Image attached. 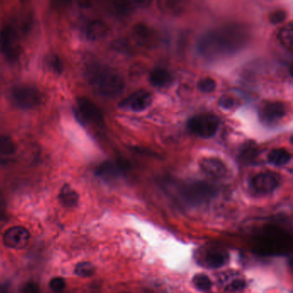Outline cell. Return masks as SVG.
<instances>
[{"mask_svg": "<svg viewBox=\"0 0 293 293\" xmlns=\"http://www.w3.org/2000/svg\"><path fill=\"white\" fill-rule=\"evenodd\" d=\"M248 34L243 28L226 26L204 34L199 40V55L208 60H217L235 55L245 46Z\"/></svg>", "mask_w": 293, "mask_h": 293, "instance_id": "obj_1", "label": "cell"}, {"mask_svg": "<svg viewBox=\"0 0 293 293\" xmlns=\"http://www.w3.org/2000/svg\"><path fill=\"white\" fill-rule=\"evenodd\" d=\"M87 78L93 89L103 96L114 97L123 92L125 81L120 74L106 65H95L88 69Z\"/></svg>", "mask_w": 293, "mask_h": 293, "instance_id": "obj_2", "label": "cell"}, {"mask_svg": "<svg viewBox=\"0 0 293 293\" xmlns=\"http://www.w3.org/2000/svg\"><path fill=\"white\" fill-rule=\"evenodd\" d=\"M290 235L276 226H266L255 238L254 248L265 255H282L291 249Z\"/></svg>", "mask_w": 293, "mask_h": 293, "instance_id": "obj_3", "label": "cell"}, {"mask_svg": "<svg viewBox=\"0 0 293 293\" xmlns=\"http://www.w3.org/2000/svg\"><path fill=\"white\" fill-rule=\"evenodd\" d=\"M214 194V187L206 182H189L179 187L180 199L188 206H199L207 203Z\"/></svg>", "mask_w": 293, "mask_h": 293, "instance_id": "obj_4", "label": "cell"}, {"mask_svg": "<svg viewBox=\"0 0 293 293\" xmlns=\"http://www.w3.org/2000/svg\"><path fill=\"white\" fill-rule=\"evenodd\" d=\"M219 118L212 114H201L188 120L187 128L194 135L210 139L217 133L219 128Z\"/></svg>", "mask_w": 293, "mask_h": 293, "instance_id": "obj_5", "label": "cell"}, {"mask_svg": "<svg viewBox=\"0 0 293 293\" xmlns=\"http://www.w3.org/2000/svg\"><path fill=\"white\" fill-rule=\"evenodd\" d=\"M11 96L21 109H30L38 106L41 102V95L36 87L28 84H18L13 88Z\"/></svg>", "mask_w": 293, "mask_h": 293, "instance_id": "obj_6", "label": "cell"}, {"mask_svg": "<svg viewBox=\"0 0 293 293\" xmlns=\"http://www.w3.org/2000/svg\"><path fill=\"white\" fill-rule=\"evenodd\" d=\"M280 184V175L272 171H266L255 175L250 180V187L253 193L257 196H266L276 190Z\"/></svg>", "mask_w": 293, "mask_h": 293, "instance_id": "obj_7", "label": "cell"}, {"mask_svg": "<svg viewBox=\"0 0 293 293\" xmlns=\"http://www.w3.org/2000/svg\"><path fill=\"white\" fill-rule=\"evenodd\" d=\"M229 261L228 253L226 250L210 248L200 251L197 261L201 266L208 269H217L225 266Z\"/></svg>", "mask_w": 293, "mask_h": 293, "instance_id": "obj_8", "label": "cell"}, {"mask_svg": "<svg viewBox=\"0 0 293 293\" xmlns=\"http://www.w3.org/2000/svg\"><path fill=\"white\" fill-rule=\"evenodd\" d=\"M0 49L10 61H15L19 56V44L15 30L10 26L0 31Z\"/></svg>", "mask_w": 293, "mask_h": 293, "instance_id": "obj_9", "label": "cell"}, {"mask_svg": "<svg viewBox=\"0 0 293 293\" xmlns=\"http://www.w3.org/2000/svg\"><path fill=\"white\" fill-rule=\"evenodd\" d=\"M287 112L285 103L280 102H268L264 103L259 111L261 123L266 126L276 125L281 121Z\"/></svg>", "mask_w": 293, "mask_h": 293, "instance_id": "obj_10", "label": "cell"}, {"mask_svg": "<svg viewBox=\"0 0 293 293\" xmlns=\"http://www.w3.org/2000/svg\"><path fill=\"white\" fill-rule=\"evenodd\" d=\"M30 233L23 226H13L5 232L3 242L6 247L21 250L27 247L30 242Z\"/></svg>", "mask_w": 293, "mask_h": 293, "instance_id": "obj_11", "label": "cell"}, {"mask_svg": "<svg viewBox=\"0 0 293 293\" xmlns=\"http://www.w3.org/2000/svg\"><path fill=\"white\" fill-rule=\"evenodd\" d=\"M152 103V96L151 93L146 90H140L123 99L119 103V107L131 111L141 112L148 109Z\"/></svg>", "mask_w": 293, "mask_h": 293, "instance_id": "obj_12", "label": "cell"}, {"mask_svg": "<svg viewBox=\"0 0 293 293\" xmlns=\"http://www.w3.org/2000/svg\"><path fill=\"white\" fill-rule=\"evenodd\" d=\"M128 168L129 165L127 162L106 161L98 166L95 170V174L104 181H113L123 177V175H125L126 172L128 170Z\"/></svg>", "mask_w": 293, "mask_h": 293, "instance_id": "obj_13", "label": "cell"}, {"mask_svg": "<svg viewBox=\"0 0 293 293\" xmlns=\"http://www.w3.org/2000/svg\"><path fill=\"white\" fill-rule=\"evenodd\" d=\"M77 103L80 114L84 119L89 120L95 125H103L104 121L103 113L92 101L86 97H79L77 99Z\"/></svg>", "mask_w": 293, "mask_h": 293, "instance_id": "obj_14", "label": "cell"}, {"mask_svg": "<svg viewBox=\"0 0 293 293\" xmlns=\"http://www.w3.org/2000/svg\"><path fill=\"white\" fill-rule=\"evenodd\" d=\"M200 168L206 176L216 179L222 178L227 173L226 164L219 158H203L200 162Z\"/></svg>", "mask_w": 293, "mask_h": 293, "instance_id": "obj_15", "label": "cell"}, {"mask_svg": "<svg viewBox=\"0 0 293 293\" xmlns=\"http://www.w3.org/2000/svg\"><path fill=\"white\" fill-rule=\"evenodd\" d=\"M132 36L136 43L140 46L149 47L156 41V34L154 31L144 23L134 25L132 30Z\"/></svg>", "mask_w": 293, "mask_h": 293, "instance_id": "obj_16", "label": "cell"}, {"mask_svg": "<svg viewBox=\"0 0 293 293\" xmlns=\"http://www.w3.org/2000/svg\"><path fill=\"white\" fill-rule=\"evenodd\" d=\"M174 81L172 74L163 68H157L151 72L149 76L150 84L158 88L168 87Z\"/></svg>", "mask_w": 293, "mask_h": 293, "instance_id": "obj_17", "label": "cell"}, {"mask_svg": "<svg viewBox=\"0 0 293 293\" xmlns=\"http://www.w3.org/2000/svg\"><path fill=\"white\" fill-rule=\"evenodd\" d=\"M58 201L65 208H74L79 202V193L70 185H63L58 196Z\"/></svg>", "mask_w": 293, "mask_h": 293, "instance_id": "obj_18", "label": "cell"}, {"mask_svg": "<svg viewBox=\"0 0 293 293\" xmlns=\"http://www.w3.org/2000/svg\"><path fill=\"white\" fill-rule=\"evenodd\" d=\"M108 27L100 20H93L84 28V35L90 41H98L106 36Z\"/></svg>", "mask_w": 293, "mask_h": 293, "instance_id": "obj_19", "label": "cell"}, {"mask_svg": "<svg viewBox=\"0 0 293 293\" xmlns=\"http://www.w3.org/2000/svg\"><path fill=\"white\" fill-rule=\"evenodd\" d=\"M267 160L269 163L275 166L285 165L291 160V154L286 149L277 148L269 152Z\"/></svg>", "mask_w": 293, "mask_h": 293, "instance_id": "obj_20", "label": "cell"}, {"mask_svg": "<svg viewBox=\"0 0 293 293\" xmlns=\"http://www.w3.org/2000/svg\"><path fill=\"white\" fill-rule=\"evenodd\" d=\"M278 40L288 51H291L293 47V26L291 22L280 29L278 33Z\"/></svg>", "mask_w": 293, "mask_h": 293, "instance_id": "obj_21", "label": "cell"}, {"mask_svg": "<svg viewBox=\"0 0 293 293\" xmlns=\"http://www.w3.org/2000/svg\"><path fill=\"white\" fill-rule=\"evenodd\" d=\"M74 273L81 278H90L95 273V267L90 261H82L77 264Z\"/></svg>", "mask_w": 293, "mask_h": 293, "instance_id": "obj_22", "label": "cell"}, {"mask_svg": "<svg viewBox=\"0 0 293 293\" xmlns=\"http://www.w3.org/2000/svg\"><path fill=\"white\" fill-rule=\"evenodd\" d=\"M193 284L197 290L203 292L211 290L212 285L210 278L204 274L194 275V277L193 278Z\"/></svg>", "mask_w": 293, "mask_h": 293, "instance_id": "obj_23", "label": "cell"}, {"mask_svg": "<svg viewBox=\"0 0 293 293\" xmlns=\"http://www.w3.org/2000/svg\"><path fill=\"white\" fill-rule=\"evenodd\" d=\"M16 145L13 140L7 136L0 134V153L10 156L16 152Z\"/></svg>", "mask_w": 293, "mask_h": 293, "instance_id": "obj_24", "label": "cell"}, {"mask_svg": "<svg viewBox=\"0 0 293 293\" xmlns=\"http://www.w3.org/2000/svg\"><path fill=\"white\" fill-rule=\"evenodd\" d=\"M217 87V83L214 79L211 78H205L198 82L197 88L201 92L203 93H212L216 90Z\"/></svg>", "mask_w": 293, "mask_h": 293, "instance_id": "obj_25", "label": "cell"}, {"mask_svg": "<svg viewBox=\"0 0 293 293\" xmlns=\"http://www.w3.org/2000/svg\"><path fill=\"white\" fill-rule=\"evenodd\" d=\"M257 154V149L252 144H249L242 149L240 155V159L245 163H250L255 159Z\"/></svg>", "mask_w": 293, "mask_h": 293, "instance_id": "obj_26", "label": "cell"}, {"mask_svg": "<svg viewBox=\"0 0 293 293\" xmlns=\"http://www.w3.org/2000/svg\"><path fill=\"white\" fill-rule=\"evenodd\" d=\"M65 285H66V283H65V279L62 277L53 278L49 281V288L54 292H61L65 289Z\"/></svg>", "mask_w": 293, "mask_h": 293, "instance_id": "obj_27", "label": "cell"}, {"mask_svg": "<svg viewBox=\"0 0 293 293\" xmlns=\"http://www.w3.org/2000/svg\"><path fill=\"white\" fill-rule=\"evenodd\" d=\"M286 16H287L286 11L284 10H277L269 15V21L273 25H279L285 21Z\"/></svg>", "mask_w": 293, "mask_h": 293, "instance_id": "obj_28", "label": "cell"}, {"mask_svg": "<svg viewBox=\"0 0 293 293\" xmlns=\"http://www.w3.org/2000/svg\"><path fill=\"white\" fill-rule=\"evenodd\" d=\"M217 103H218L220 108L227 109V110H231V109H234L236 104L235 99L231 97V96H228V95H223V96H221Z\"/></svg>", "mask_w": 293, "mask_h": 293, "instance_id": "obj_29", "label": "cell"}, {"mask_svg": "<svg viewBox=\"0 0 293 293\" xmlns=\"http://www.w3.org/2000/svg\"><path fill=\"white\" fill-rule=\"evenodd\" d=\"M49 64H50V67H51L56 74H61V72H62V61H61L60 58L58 57L57 55H55V56H53V57L50 59Z\"/></svg>", "mask_w": 293, "mask_h": 293, "instance_id": "obj_30", "label": "cell"}, {"mask_svg": "<svg viewBox=\"0 0 293 293\" xmlns=\"http://www.w3.org/2000/svg\"><path fill=\"white\" fill-rule=\"evenodd\" d=\"M245 286H246V283H245V280L237 279V280H233L232 282L230 283L227 285L226 290H229V291H238V290L245 289Z\"/></svg>", "mask_w": 293, "mask_h": 293, "instance_id": "obj_31", "label": "cell"}, {"mask_svg": "<svg viewBox=\"0 0 293 293\" xmlns=\"http://www.w3.org/2000/svg\"><path fill=\"white\" fill-rule=\"evenodd\" d=\"M21 293H40V287L36 282L29 281L22 285Z\"/></svg>", "mask_w": 293, "mask_h": 293, "instance_id": "obj_32", "label": "cell"}, {"mask_svg": "<svg viewBox=\"0 0 293 293\" xmlns=\"http://www.w3.org/2000/svg\"><path fill=\"white\" fill-rule=\"evenodd\" d=\"M121 293H129V292H121Z\"/></svg>", "mask_w": 293, "mask_h": 293, "instance_id": "obj_33", "label": "cell"}]
</instances>
